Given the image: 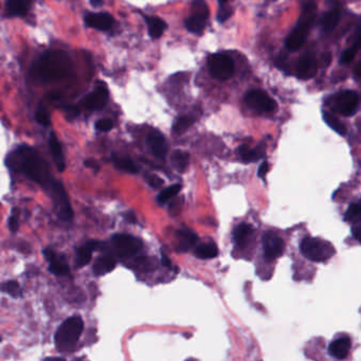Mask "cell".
<instances>
[{"label":"cell","mask_w":361,"mask_h":361,"mask_svg":"<svg viewBox=\"0 0 361 361\" xmlns=\"http://www.w3.org/2000/svg\"><path fill=\"white\" fill-rule=\"evenodd\" d=\"M7 165L12 170L20 171L30 180L45 188L50 189L54 182L46 161L29 146H20L10 155Z\"/></svg>","instance_id":"cell-1"},{"label":"cell","mask_w":361,"mask_h":361,"mask_svg":"<svg viewBox=\"0 0 361 361\" xmlns=\"http://www.w3.org/2000/svg\"><path fill=\"white\" fill-rule=\"evenodd\" d=\"M73 70L72 60L64 51H49L36 60L31 76L39 83H52L68 77Z\"/></svg>","instance_id":"cell-2"},{"label":"cell","mask_w":361,"mask_h":361,"mask_svg":"<svg viewBox=\"0 0 361 361\" xmlns=\"http://www.w3.org/2000/svg\"><path fill=\"white\" fill-rule=\"evenodd\" d=\"M316 13L317 5L313 0H309V1H307L302 5L301 14L299 16L296 27L293 28V30L289 35V37L285 40L287 50L297 51L304 45L310 29L313 28V24L316 19Z\"/></svg>","instance_id":"cell-3"},{"label":"cell","mask_w":361,"mask_h":361,"mask_svg":"<svg viewBox=\"0 0 361 361\" xmlns=\"http://www.w3.org/2000/svg\"><path fill=\"white\" fill-rule=\"evenodd\" d=\"M84 329V322L79 316L67 319L55 333V345L60 352L70 351L75 346Z\"/></svg>","instance_id":"cell-4"},{"label":"cell","mask_w":361,"mask_h":361,"mask_svg":"<svg viewBox=\"0 0 361 361\" xmlns=\"http://www.w3.org/2000/svg\"><path fill=\"white\" fill-rule=\"evenodd\" d=\"M300 250L305 258L313 262H326L335 254V248L329 242L319 238H304L300 243Z\"/></svg>","instance_id":"cell-5"},{"label":"cell","mask_w":361,"mask_h":361,"mask_svg":"<svg viewBox=\"0 0 361 361\" xmlns=\"http://www.w3.org/2000/svg\"><path fill=\"white\" fill-rule=\"evenodd\" d=\"M208 69L212 77L219 81H227L234 74L235 65L228 55L217 53L208 58Z\"/></svg>","instance_id":"cell-6"},{"label":"cell","mask_w":361,"mask_h":361,"mask_svg":"<svg viewBox=\"0 0 361 361\" xmlns=\"http://www.w3.org/2000/svg\"><path fill=\"white\" fill-rule=\"evenodd\" d=\"M50 191L57 216L63 221H70L73 218V210L64 186L59 182L54 181L50 187Z\"/></svg>","instance_id":"cell-7"},{"label":"cell","mask_w":361,"mask_h":361,"mask_svg":"<svg viewBox=\"0 0 361 361\" xmlns=\"http://www.w3.org/2000/svg\"><path fill=\"white\" fill-rule=\"evenodd\" d=\"M353 351V339L348 334L340 333L329 342L327 353L329 357L337 361H345L350 358Z\"/></svg>","instance_id":"cell-8"},{"label":"cell","mask_w":361,"mask_h":361,"mask_svg":"<svg viewBox=\"0 0 361 361\" xmlns=\"http://www.w3.org/2000/svg\"><path fill=\"white\" fill-rule=\"evenodd\" d=\"M359 97L358 94L352 90L340 91L333 97V108L344 116L355 114L358 108Z\"/></svg>","instance_id":"cell-9"},{"label":"cell","mask_w":361,"mask_h":361,"mask_svg":"<svg viewBox=\"0 0 361 361\" xmlns=\"http://www.w3.org/2000/svg\"><path fill=\"white\" fill-rule=\"evenodd\" d=\"M246 105L260 112H273L277 109V103L264 91L252 90L245 95Z\"/></svg>","instance_id":"cell-10"},{"label":"cell","mask_w":361,"mask_h":361,"mask_svg":"<svg viewBox=\"0 0 361 361\" xmlns=\"http://www.w3.org/2000/svg\"><path fill=\"white\" fill-rule=\"evenodd\" d=\"M112 242L120 257H129L136 255L142 248V242L138 238L128 235H115Z\"/></svg>","instance_id":"cell-11"},{"label":"cell","mask_w":361,"mask_h":361,"mask_svg":"<svg viewBox=\"0 0 361 361\" xmlns=\"http://www.w3.org/2000/svg\"><path fill=\"white\" fill-rule=\"evenodd\" d=\"M263 249L267 260H275L284 252V241L278 235L268 231L263 236Z\"/></svg>","instance_id":"cell-12"},{"label":"cell","mask_w":361,"mask_h":361,"mask_svg":"<svg viewBox=\"0 0 361 361\" xmlns=\"http://www.w3.org/2000/svg\"><path fill=\"white\" fill-rule=\"evenodd\" d=\"M318 69V63L314 53L308 52L299 58L296 66V75L298 78L308 81L313 78Z\"/></svg>","instance_id":"cell-13"},{"label":"cell","mask_w":361,"mask_h":361,"mask_svg":"<svg viewBox=\"0 0 361 361\" xmlns=\"http://www.w3.org/2000/svg\"><path fill=\"white\" fill-rule=\"evenodd\" d=\"M44 255L47 261L49 262V264H50L49 269H50V272L52 274L56 275V276H66V275L69 274L70 272L69 265L64 256H57L50 248L46 249L44 252Z\"/></svg>","instance_id":"cell-14"},{"label":"cell","mask_w":361,"mask_h":361,"mask_svg":"<svg viewBox=\"0 0 361 361\" xmlns=\"http://www.w3.org/2000/svg\"><path fill=\"white\" fill-rule=\"evenodd\" d=\"M108 90L106 87H97L92 93L86 96L84 100V106L89 110H101L106 106L108 102Z\"/></svg>","instance_id":"cell-15"},{"label":"cell","mask_w":361,"mask_h":361,"mask_svg":"<svg viewBox=\"0 0 361 361\" xmlns=\"http://www.w3.org/2000/svg\"><path fill=\"white\" fill-rule=\"evenodd\" d=\"M85 22L90 28L108 31L112 28L113 18L107 13H90L86 16Z\"/></svg>","instance_id":"cell-16"},{"label":"cell","mask_w":361,"mask_h":361,"mask_svg":"<svg viewBox=\"0 0 361 361\" xmlns=\"http://www.w3.org/2000/svg\"><path fill=\"white\" fill-rule=\"evenodd\" d=\"M340 17H341L340 5L335 4L334 7H332V9L326 12L321 18L320 26H321L322 32L330 33L332 31H334L335 28L338 26Z\"/></svg>","instance_id":"cell-17"},{"label":"cell","mask_w":361,"mask_h":361,"mask_svg":"<svg viewBox=\"0 0 361 361\" xmlns=\"http://www.w3.org/2000/svg\"><path fill=\"white\" fill-rule=\"evenodd\" d=\"M150 149L155 156L165 157L167 155V143L166 139L163 137V134L158 131H152L147 138Z\"/></svg>","instance_id":"cell-18"},{"label":"cell","mask_w":361,"mask_h":361,"mask_svg":"<svg viewBox=\"0 0 361 361\" xmlns=\"http://www.w3.org/2000/svg\"><path fill=\"white\" fill-rule=\"evenodd\" d=\"M49 146H50V151L52 155V158L56 165V168L59 172H64L66 169V160L65 155L62 149V146L58 142V139L54 133H51L50 138H49Z\"/></svg>","instance_id":"cell-19"},{"label":"cell","mask_w":361,"mask_h":361,"mask_svg":"<svg viewBox=\"0 0 361 361\" xmlns=\"http://www.w3.org/2000/svg\"><path fill=\"white\" fill-rule=\"evenodd\" d=\"M99 245H100L99 242L90 241L88 243H86L85 245H83L77 250V255H76L77 267H83L88 264L91 260V257H92L93 252L99 248Z\"/></svg>","instance_id":"cell-20"},{"label":"cell","mask_w":361,"mask_h":361,"mask_svg":"<svg viewBox=\"0 0 361 361\" xmlns=\"http://www.w3.org/2000/svg\"><path fill=\"white\" fill-rule=\"evenodd\" d=\"M360 50H361V21L356 30V34H355L353 45L350 48H347L346 50L342 53L341 57H340V63L350 64Z\"/></svg>","instance_id":"cell-21"},{"label":"cell","mask_w":361,"mask_h":361,"mask_svg":"<svg viewBox=\"0 0 361 361\" xmlns=\"http://www.w3.org/2000/svg\"><path fill=\"white\" fill-rule=\"evenodd\" d=\"M116 262L113 258L109 256H103L96 260L93 266V272L96 276H103L110 272H112L115 268Z\"/></svg>","instance_id":"cell-22"},{"label":"cell","mask_w":361,"mask_h":361,"mask_svg":"<svg viewBox=\"0 0 361 361\" xmlns=\"http://www.w3.org/2000/svg\"><path fill=\"white\" fill-rule=\"evenodd\" d=\"M30 0H7V10L12 16H23L30 9Z\"/></svg>","instance_id":"cell-23"},{"label":"cell","mask_w":361,"mask_h":361,"mask_svg":"<svg viewBox=\"0 0 361 361\" xmlns=\"http://www.w3.org/2000/svg\"><path fill=\"white\" fill-rule=\"evenodd\" d=\"M147 26H148L149 35L152 38H160L164 31L166 30V23L161 18L157 17H147Z\"/></svg>","instance_id":"cell-24"},{"label":"cell","mask_w":361,"mask_h":361,"mask_svg":"<svg viewBox=\"0 0 361 361\" xmlns=\"http://www.w3.org/2000/svg\"><path fill=\"white\" fill-rule=\"evenodd\" d=\"M177 239L180 242V248L182 252H186V250L190 249L192 246L195 245L198 241V237L193 234L190 230H179L177 231Z\"/></svg>","instance_id":"cell-25"},{"label":"cell","mask_w":361,"mask_h":361,"mask_svg":"<svg viewBox=\"0 0 361 361\" xmlns=\"http://www.w3.org/2000/svg\"><path fill=\"white\" fill-rule=\"evenodd\" d=\"M207 18L208 17L203 16V15L191 14V16L189 17L185 22L188 31H190L192 33H201L205 28Z\"/></svg>","instance_id":"cell-26"},{"label":"cell","mask_w":361,"mask_h":361,"mask_svg":"<svg viewBox=\"0 0 361 361\" xmlns=\"http://www.w3.org/2000/svg\"><path fill=\"white\" fill-rule=\"evenodd\" d=\"M218 254H219L218 247L216 244H213V243L202 244V245L198 246L197 250H195V255H197L201 259L216 258Z\"/></svg>","instance_id":"cell-27"},{"label":"cell","mask_w":361,"mask_h":361,"mask_svg":"<svg viewBox=\"0 0 361 361\" xmlns=\"http://www.w3.org/2000/svg\"><path fill=\"white\" fill-rule=\"evenodd\" d=\"M239 152L243 162L245 163H254L257 162L262 157L263 151L258 149H249L248 146H241L239 148Z\"/></svg>","instance_id":"cell-28"},{"label":"cell","mask_w":361,"mask_h":361,"mask_svg":"<svg viewBox=\"0 0 361 361\" xmlns=\"http://www.w3.org/2000/svg\"><path fill=\"white\" fill-rule=\"evenodd\" d=\"M171 161H172L173 166L175 169L180 172H183L189 163V155L185 151L182 150H175L172 155V157H171Z\"/></svg>","instance_id":"cell-29"},{"label":"cell","mask_w":361,"mask_h":361,"mask_svg":"<svg viewBox=\"0 0 361 361\" xmlns=\"http://www.w3.org/2000/svg\"><path fill=\"white\" fill-rule=\"evenodd\" d=\"M323 120L329 128H332L335 132H337L340 136H344L346 133V127L337 118H335L333 114L323 112Z\"/></svg>","instance_id":"cell-30"},{"label":"cell","mask_w":361,"mask_h":361,"mask_svg":"<svg viewBox=\"0 0 361 361\" xmlns=\"http://www.w3.org/2000/svg\"><path fill=\"white\" fill-rule=\"evenodd\" d=\"M113 162H114L115 166L118 167L120 170H124V171H127V172H130V173H136L138 171L136 164H134L131 160H129V158L114 156Z\"/></svg>","instance_id":"cell-31"},{"label":"cell","mask_w":361,"mask_h":361,"mask_svg":"<svg viewBox=\"0 0 361 361\" xmlns=\"http://www.w3.org/2000/svg\"><path fill=\"white\" fill-rule=\"evenodd\" d=\"M253 232V227L248 224H241L235 229L234 239L238 244H243L245 239Z\"/></svg>","instance_id":"cell-32"},{"label":"cell","mask_w":361,"mask_h":361,"mask_svg":"<svg viewBox=\"0 0 361 361\" xmlns=\"http://www.w3.org/2000/svg\"><path fill=\"white\" fill-rule=\"evenodd\" d=\"M182 186L180 184H175V185H172L168 187L167 189H165V190H163L160 194H158V198H157V201L160 202L161 204H164L166 203L167 201H169L170 199L174 198L175 195L180 192Z\"/></svg>","instance_id":"cell-33"},{"label":"cell","mask_w":361,"mask_h":361,"mask_svg":"<svg viewBox=\"0 0 361 361\" xmlns=\"http://www.w3.org/2000/svg\"><path fill=\"white\" fill-rule=\"evenodd\" d=\"M193 124V119L191 116H181V118L175 120L173 124V131L175 133H183L185 132L189 127Z\"/></svg>","instance_id":"cell-34"},{"label":"cell","mask_w":361,"mask_h":361,"mask_svg":"<svg viewBox=\"0 0 361 361\" xmlns=\"http://www.w3.org/2000/svg\"><path fill=\"white\" fill-rule=\"evenodd\" d=\"M1 290L14 298L21 295V289L17 281H8V282L1 285Z\"/></svg>","instance_id":"cell-35"},{"label":"cell","mask_w":361,"mask_h":361,"mask_svg":"<svg viewBox=\"0 0 361 361\" xmlns=\"http://www.w3.org/2000/svg\"><path fill=\"white\" fill-rule=\"evenodd\" d=\"M361 213V200L355 202V203H352L350 206H348L347 210L344 215V220L345 221H353V220L357 219Z\"/></svg>","instance_id":"cell-36"},{"label":"cell","mask_w":361,"mask_h":361,"mask_svg":"<svg viewBox=\"0 0 361 361\" xmlns=\"http://www.w3.org/2000/svg\"><path fill=\"white\" fill-rule=\"evenodd\" d=\"M35 119L40 125L45 126V127H48L51 123L50 116H49L48 111L45 109L44 106H39V108L37 109V111H36Z\"/></svg>","instance_id":"cell-37"},{"label":"cell","mask_w":361,"mask_h":361,"mask_svg":"<svg viewBox=\"0 0 361 361\" xmlns=\"http://www.w3.org/2000/svg\"><path fill=\"white\" fill-rule=\"evenodd\" d=\"M95 127H96L97 130L102 131V132L109 131L113 127V121L111 120H109V119H103V120H100L99 121H97Z\"/></svg>","instance_id":"cell-38"},{"label":"cell","mask_w":361,"mask_h":361,"mask_svg":"<svg viewBox=\"0 0 361 361\" xmlns=\"http://www.w3.org/2000/svg\"><path fill=\"white\" fill-rule=\"evenodd\" d=\"M356 221L354 222L352 226V235L354 238L361 244V216H359L357 219H355Z\"/></svg>","instance_id":"cell-39"},{"label":"cell","mask_w":361,"mask_h":361,"mask_svg":"<svg viewBox=\"0 0 361 361\" xmlns=\"http://www.w3.org/2000/svg\"><path fill=\"white\" fill-rule=\"evenodd\" d=\"M147 181H148L149 185L154 188H160L164 184V181L157 175H149L148 177H147Z\"/></svg>","instance_id":"cell-40"},{"label":"cell","mask_w":361,"mask_h":361,"mask_svg":"<svg viewBox=\"0 0 361 361\" xmlns=\"http://www.w3.org/2000/svg\"><path fill=\"white\" fill-rule=\"evenodd\" d=\"M18 227H19V221H18V216L15 215V213H13V216H12L10 219H9V228L12 232H16L18 230Z\"/></svg>","instance_id":"cell-41"},{"label":"cell","mask_w":361,"mask_h":361,"mask_svg":"<svg viewBox=\"0 0 361 361\" xmlns=\"http://www.w3.org/2000/svg\"><path fill=\"white\" fill-rule=\"evenodd\" d=\"M231 15V11L227 8H222L221 10H220L219 14H218V20L220 22H224L228 19V18L230 17Z\"/></svg>","instance_id":"cell-42"},{"label":"cell","mask_w":361,"mask_h":361,"mask_svg":"<svg viewBox=\"0 0 361 361\" xmlns=\"http://www.w3.org/2000/svg\"><path fill=\"white\" fill-rule=\"evenodd\" d=\"M268 172V163L267 162H263L260 167H259V170H258V174L260 177H262V179H264V177L266 176Z\"/></svg>","instance_id":"cell-43"},{"label":"cell","mask_w":361,"mask_h":361,"mask_svg":"<svg viewBox=\"0 0 361 361\" xmlns=\"http://www.w3.org/2000/svg\"><path fill=\"white\" fill-rule=\"evenodd\" d=\"M85 165H86V166H87V167H89V168H91V169H93L94 171H97V170L100 169L99 164H97V163H96L95 161H93V160H88V161H86V162H85Z\"/></svg>","instance_id":"cell-44"},{"label":"cell","mask_w":361,"mask_h":361,"mask_svg":"<svg viewBox=\"0 0 361 361\" xmlns=\"http://www.w3.org/2000/svg\"><path fill=\"white\" fill-rule=\"evenodd\" d=\"M66 111H67V113H68V114L72 115L73 118H75V116H77L78 115V112H79L78 109L76 107H67L66 108Z\"/></svg>","instance_id":"cell-45"},{"label":"cell","mask_w":361,"mask_h":361,"mask_svg":"<svg viewBox=\"0 0 361 361\" xmlns=\"http://www.w3.org/2000/svg\"><path fill=\"white\" fill-rule=\"evenodd\" d=\"M354 74H355V76H356V77H361V60L357 64V66L355 67Z\"/></svg>","instance_id":"cell-46"},{"label":"cell","mask_w":361,"mask_h":361,"mask_svg":"<svg viewBox=\"0 0 361 361\" xmlns=\"http://www.w3.org/2000/svg\"><path fill=\"white\" fill-rule=\"evenodd\" d=\"M162 263H163L164 266H166L168 268H171V261L168 259L167 256L163 255V257H162Z\"/></svg>","instance_id":"cell-47"},{"label":"cell","mask_w":361,"mask_h":361,"mask_svg":"<svg viewBox=\"0 0 361 361\" xmlns=\"http://www.w3.org/2000/svg\"><path fill=\"white\" fill-rule=\"evenodd\" d=\"M126 219H127L128 221H129L130 223H132V224H134V223L137 222V219H136V217H134L133 213H128V215L126 216Z\"/></svg>","instance_id":"cell-48"},{"label":"cell","mask_w":361,"mask_h":361,"mask_svg":"<svg viewBox=\"0 0 361 361\" xmlns=\"http://www.w3.org/2000/svg\"><path fill=\"white\" fill-rule=\"evenodd\" d=\"M91 3H92L94 7H100V5L103 4L102 0H91Z\"/></svg>","instance_id":"cell-49"},{"label":"cell","mask_w":361,"mask_h":361,"mask_svg":"<svg viewBox=\"0 0 361 361\" xmlns=\"http://www.w3.org/2000/svg\"><path fill=\"white\" fill-rule=\"evenodd\" d=\"M49 97H50L51 100H58L60 96H59V93H53V94H50Z\"/></svg>","instance_id":"cell-50"},{"label":"cell","mask_w":361,"mask_h":361,"mask_svg":"<svg viewBox=\"0 0 361 361\" xmlns=\"http://www.w3.org/2000/svg\"><path fill=\"white\" fill-rule=\"evenodd\" d=\"M45 361H66V360L62 358H47Z\"/></svg>","instance_id":"cell-51"},{"label":"cell","mask_w":361,"mask_h":361,"mask_svg":"<svg viewBox=\"0 0 361 361\" xmlns=\"http://www.w3.org/2000/svg\"><path fill=\"white\" fill-rule=\"evenodd\" d=\"M228 1V0H220V2H221V3H225V2H227Z\"/></svg>","instance_id":"cell-52"},{"label":"cell","mask_w":361,"mask_h":361,"mask_svg":"<svg viewBox=\"0 0 361 361\" xmlns=\"http://www.w3.org/2000/svg\"><path fill=\"white\" fill-rule=\"evenodd\" d=\"M0 341H1V336H0Z\"/></svg>","instance_id":"cell-53"}]
</instances>
